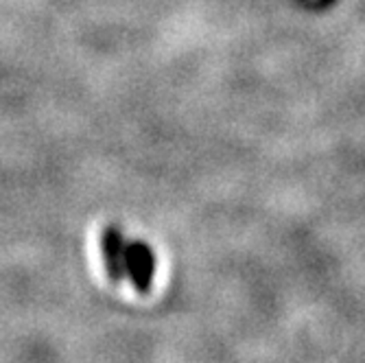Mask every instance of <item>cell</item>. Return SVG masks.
Listing matches in <instances>:
<instances>
[{
	"instance_id": "obj_1",
	"label": "cell",
	"mask_w": 365,
	"mask_h": 363,
	"mask_svg": "<svg viewBox=\"0 0 365 363\" xmlns=\"http://www.w3.org/2000/svg\"><path fill=\"white\" fill-rule=\"evenodd\" d=\"M125 272L134 280L138 291H147L153 276V254L143 243H131L125 247Z\"/></svg>"
},
{
	"instance_id": "obj_2",
	"label": "cell",
	"mask_w": 365,
	"mask_h": 363,
	"mask_svg": "<svg viewBox=\"0 0 365 363\" xmlns=\"http://www.w3.org/2000/svg\"><path fill=\"white\" fill-rule=\"evenodd\" d=\"M101 252L108 276L118 282L125 276V241L116 227H106L101 235Z\"/></svg>"
}]
</instances>
